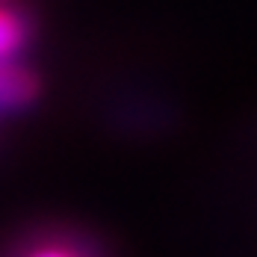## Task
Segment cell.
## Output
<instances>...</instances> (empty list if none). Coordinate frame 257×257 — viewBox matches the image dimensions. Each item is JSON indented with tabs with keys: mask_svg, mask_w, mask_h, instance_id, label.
Instances as JSON below:
<instances>
[{
	"mask_svg": "<svg viewBox=\"0 0 257 257\" xmlns=\"http://www.w3.org/2000/svg\"><path fill=\"white\" fill-rule=\"evenodd\" d=\"M18 39H21V27L15 24V18L0 15V56L12 51L18 45Z\"/></svg>",
	"mask_w": 257,
	"mask_h": 257,
	"instance_id": "obj_1",
	"label": "cell"
},
{
	"mask_svg": "<svg viewBox=\"0 0 257 257\" xmlns=\"http://www.w3.org/2000/svg\"><path fill=\"white\" fill-rule=\"evenodd\" d=\"M45 257H59V254H45Z\"/></svg>",
	"mask_w": 257,
	"mask_h": 257,
	"instance_id": "obj_2",
	"label": "cell"
}]
</instances>
